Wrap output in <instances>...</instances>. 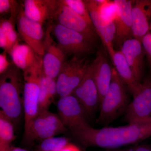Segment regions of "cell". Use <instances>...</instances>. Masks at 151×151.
<instances>
[{
	"instance_id": "cell-26",
	"label": "cell",
	"mask_w": 151,
	"mask_h": 151,
	"mask_svg": "<svg viewBox=\"0 0 151 151\" xmlns=\"http://www.w3.org/2000/svg\"><path fill=\"white\" fill-rule=\"evenodd\" d=\"M22 7V6H20L18 3L16 1L0 0V14L1 15L10 14V17L16 20Z\"/></svg>"
},
{
	"instance_id": "cell-11",
	"label": "cell",
	"mask_w": 151,
	"mask_h": 151,
	"mask_svg": "<svg viewBox=\"0 0 151 151\" xmlns=\"http://www.w3.org/2000/svg\"><path fill=\"white\" fill-rule=\"evenodd\" d=\"M54 19L57 20L58 23L81 34L96 45L99 37L94 28L60 1H57Z\"/></svg>"
},
{
	"instance_id": "cell-27",
	"label": "cell",
	"mask_w": 151,
	"mask_h": 151,
	"mask_svg": "<svg viewBox=\"0 0 151 151\" xmlns=\"http://www.w3.org/2000/svg\"><path fill=\"white\" fill-rule=\"evenodd\" d=\"M42 75L41 77L40 82V112L48 110L49 107L52 103V101L50 98L48 92L45 85L44 82L42 79Z\"/></svg>"
},
{
	"instance_id": "cell-14",
	"label": "cell",
	"mask_w": 151,
	"mask_h": 151,
	"mask_svg": "<svg viewBox=\"0 0 151 151\" xmlns=\"http://www.w3.org/2000/svg\"><path fill=\"white\" fill-rule=\"evenodd\" d=\"M72 94L81 103L88 116L93 115L100 106L99 93L91 64L82 81Z\"/></svg>"
},
{
	"instance_id": "cell-33",
	"label": "cell",
	"mask_w": 151,
	"mask_h": 151,
	"mask_svg": "<svg viewBox=\"0 0 151 151\" xmlns=\"http://www.w3.org/2000/svg\"><path fill=\"white\" fill-rule=\"evenodd\" d=\"M10 151H28L21 148L17 147H12Z\"/></svg>"
},
{
	"instance_id": "cell-23",
	"label": "cell",
	"mask_w": 151,
	"mask_h": 151,
	"mask_svg": "<svg viewBox=\"0 0 151 151\" xmlns=\"http://www.w3.org/2000/svg\"><path fill=\"white\" fill-rule=\"evenodd\" d=\"M15 21L16 20L10 17L9 19H1L0 22V30L2 31L5 35L10 50L14 45L19 42L18 35L15 29Z\"/></svg>"
},
{
	"instance_id": "cell-3",
	"label": "cell",
	"mask_w": 151,
	"mask_h": 151,
	"mask_svg": "<svg viewBox=\"0 0 151 151\" xmlns=\"http://www.w3.org/2000/svg\"><path fill=\"white\" fill-rule=\"evenodd\" d=\"M128 90L116 69L113 68L110 87L100 103V113L97 120L98 124L108 126L125 113L130 104Z\"/></svg>"
},
{
	"instance_id": "cell-17",
	"label": "cell",
	"mask_w": 151,
	"mask_h": 151,
	"mask_svg": "<svg viewBox=\"0 0 151 151\" xmlns=\"http://www.w3.org/2000/svg\"><path fill=\"white\" fill-rule=\"evenodd\" d=\"M132 35L142 42L151 23V1H132Z\"/></svg>"
},
{
	"instance_id": "cell-8",
	"label": "cell",
	"mask_w": 151,
	"mask_h": 151,
	"mask_svg": "<svg viewBox=\"0 0 151 151\" xmlns=\"http://www.w3.org/2000/svg\"><path fill=\"white\" fill-rule=\"evenodd\" d=\"M133 98L125 112L126 121L133 124L151 119V76L144 78L140 89Z\"/></svg>"
},
{
	"instance_id": "cell-21",
	"label": "cell",
	"mask_w": 151,
	"mask_h": 151,
	"mask_svg": "<svg viewBox=\"0 0 151 151\" xmlns=\"http://www.w3.org/2000/svg\"><path fill=\"white\" fill-rule=\"evenodd\" d=\"M112 60L119 76L134 97L140 89L142 83H140L135 77L121 50L115 51Z\"/></svg>"
},
{
	"instance_id": "cell-28",
	"label": "cell",
	"mask_w": 151,
	"mask_h": 151,
	"mask_svg": "<svg viewBox=\"0 0 151 151\" xmlns=\"http://www.w3.org/2000/svg\"><path fill=\"white\" fill-rule=\"evenodd\" d=\"M42 79L48 92L49 96L51 101H53L55 97L57 94V92L56 79L52 78L46 76L43 73Z\"/></svg>"
},
{
	"instance_id": "cell-12",
	"label": "cell",
	"mask_w": 151,
	"mask_h": 151,
	"mask_svg": "<svg viewBox=\"0 0 151 151\" xmlns=\"http://www.w3.org/2000/svg\"><path fill=\"white\" fill-rule=\"evenodd\" d=\"M58 114L66 128L71 130L87 123L88 116L81 103L73 95L60 97L57 103Z\"/></svg>"
},
{
	"instance_id": "cell-20",
	"label": "cell",
	"mask_w": 151,
	"mask_h": 151,
	"mask_svg": "<svg viewBox=\"0 0 151 151\" xmlns=\"http://www.w3.org/2000/svg\"><path fill=\"white\" fill-rule=\"evenodd\" d=\"M23 3L25 15L30 19L43 25L47 21L54 19L57 1L25 0Z\"/></svg>"
},
{
	"instance_id": "cell-1",
	"label": "cell",
	"mask_w": 151,
	"mask_h": 151,
	"mask_svg": "<svg viewBox=\"0 0 151 151\" xmlns=\"http://www.w3.org/2000/svg\"><path fill=\"white\" fill-rule=\"evenodd\" d=\"M71 131L75 139L85 147H98L105 150L120 149L150 137L151 119L127 126L99 129L86 123Z\"/></svg>"
},
{
	"instance_id": "cell-15",
	"label": "cell",
	"mask_w": 151,
	"mask_h": 151,
	"mask_svg": "<svg viewBox=\"0 0 151 151\" xmlns=\"http://www.w3.org/2000/svg\"><path fill=\"white\" fill-rule=\"evenodd\" d=\"M116 7L114 20L116 27L114 46L121 48L127 40L133 37L132 35V1L115 0Z\"/></svg>"
},
{
	"instance_id": "cell-18",
	"label": "cell",
	"mask_w": 151,
	"mask_h": 151,
	"mask_svg": "<svg viewBox=\"0 0 151 151\" xmlns=\"http://www.w3.org/2000/svg\"><path fill=\"white\" fill-rule=\"evenodd\" d=\"M120 50L135 77L140 83H142L145 54L142 42L134 38H131L124 42Z\"/></svg>"
},
{
	"instance_id": "cell-4",
	"label": "cell",
	"mask_w": 151,
	"mask_h": 151,
	"mask_svg": "<svg viewBox=\"0 0 151 151\" xmlns=\"http://www.w3.org/2000/svg\"><path fill=\"white\" fill-rule=\"evenodd\" d=\"M87 57H72L66 60L56 78L57 92L60 97L71 95L90 66Z\"/></svg>"
},
{
	"instance_id": "cell-30",
	"label": "cell",
	"mask_w": 151,
	"mask_h": 151,
	"mask_svg": "<svg viewBox=\"0 0 151 151\" xmlns=\"http://www.w3.org/2000/svg\"><path fill=\"white\" fill-rule=\"evenodd\" d=\"M10 63L9 62L6 52L4 51L0 54V74L1 75L6 72L10 68Z\"/></svg>"
},
{
	"instance_id": "cell-24",
	"label": "cell",
	"mask_w": 151,
	"mask_h": 151,
	"mask_svg": "<svg viewBox=\"0 0 151 151\" xmlns=\"http://www.w3.org/2000/svg\"><path fill=\"white\" fill-rule=\"evenodd\" d=\"M65 137H53L41 142L36 151H60L70 143Z\"/></svg>"
},
{
	"instance_id": "cell-9",
	"label": "cell",
	"mask_w": 151,
	"mask_h": 151,
	"mask_svg": "<svg viewBox=\"0 0 151 151\" xmlns=\"http://www.w3.org/2000/svg\"><path fill=\"white\" fill-rule=\"evenodd\" d=\"M84 1L97 35L102 40L104 46L112 60L116 51L114 46L116 32L114 22L107 19L100 13L96 0Z\"/></svg>"
},
{
	"instance_id": "cell-13",
	"label": "cell",
	"mask_w": 151,
	"mask_h": 151,
	"mask_svg": "<svg viewBox=\"0 0 151 151\" xmlns=\"http://www.w3.org/2000/svg\"><path fill=\"white\" fill-rule=\"evenodd\" d=\"M52 29L51 27L49 26L45 34L42 64L44 74L50 78L56 79L66 61V55L52 38L50 36Z\"/></svg>"
},
{
	"instance_id": "cell-10",
	"label": "cell",
	"mask_w": 151,
	"mask_h": 151,
	"mask_svg": "<svg viewBox=\"0 0 151 151\" xmlns=\"http://www.w3.org/2000/svg\"><path fill=\"white\" fill-rule=\"evenodd\" d=\"M19 34L26 44L40 56L45 53L44 32L42 25L26 16L22 7L16 19Z\"/></svg>"
},
{
	"instance_id": "cell-5",
	"label": "cell",
	"mask_w": 151,
	"mask_h": 151,
	"mask_svg": "<svg viewBox=\"0 0 151 151\" xmlns=\"http://www.w3.org/2000/svg\"><path fill=\"white\" fill-rule=\"evenodd\" d=\"M53 30L58 45L66 56L85 57L95 51L96 45L81 34L58 23Z\"/></svg>"
},
{
	"instance_id": "cell-2",
	"label": "cell",
	"mask_w": 151,
	"mask_h": 151,
	"mask_svg": "<svg viewBox=\"0 0 151 151\" xmlns=\"http://www.w3.org/2000/svg\"><path fill=\"white\" fill-rule=\"evenodd\" d=\"M24 84L23 73L15 65L1 75V111L14 125L20 120L24 112Z\"/></svg>"
},
{
	"instance_id": "cell-16",
	"label": "cell",
	"mask_w": 151,
	"mask_h": 151,
	"mask_svg": "<svg viewBox=\"0 0 151 151\" xmlns=\"http://www.w3.org/2000/svg\"><path fill=\"white\" fill-rule=\"evenodd\" d=\"M93 76L97 85L100 104L108 92L112 78V69L105 50L98 49L96 56L91 63Z\"/></svg>"
},
{
	"instance_id": "cell-25",
	"label": "cell",
	"mask_w": 151,
	"mask_h": 151,
	"mask_svg": "<svg viewBox=\"0 0 151 151\" xmlns=\"http://www.w3.org/2000/svg\"><path fill=\"white\" fill-rule=\"evenodd\" d=\"M60 1L63 4L69 8L76 14L84 19L87 23L89 24L90 26L94 28L89 12L84 1L60 0Z\"/></svg>"
},
{
	"instance_id": "cell-32",
	"label": "cell",
	"mask_w": 151,
	"mask_h": 151,
	"mask_svg": "<svg viewBox=\"0 0 151 151\" xmlns=\"http://www.w3.org/2000/svg\"><path fill=\"white\" fill-rule=\"evenodd\" d=\"M60 151H81V150L77 146L73 143L70 142Z\"/></svg>"
},
{
	"instance_id": "cell-6",
	"label": "cell",
	"mask_w": 151,
	"mask_h": 151,
	"mask_svg": "<svg viewBox=\"0 0 151 151\" xmlns=\"http://www.w3.org/2000/svg\"><path fill=\"white\" fill-rule=\"evenodd\" d=\"M43 73V68L23 73L24 136L27 134L33 121L40 113V82Z\"/></svg>"
},
{
	"instance_id": "cell-29",
	"label": "cell",
	"mask_w": 151,
	"mask_h": 151,
	"mask_svg": "<svg viewBox=\"0 0 151 151\" xmlns=\"http://www.w3.org/2000/svg\"><path fill=\"white\" fill-rule=\"evenodd\" d=\"M142 44L145 50V54L150 69L151 71V31L148 32L143 37L142 41Z\"/></svg>"
},
{
	"instance_id": "cell-19",
	"label": "cell",
	"mask_w": 151,
	"mask_h": 151,
	"mask_svg": "<svg viewBox=\"0 0 151 151\" xmlns=\"http://www.w3.org/2000/svg\"><path fill=\"white\" fill-rule=\"evenodd\" d=\"M9 53L14 64L22 70L23 73H27L43 65L42 56L38 54L27 44L17 42Z\"/></svg>"
},
{
	"instance_id": "cell-7",
	"label": "cell",
	"mask_w": 151,
	"mask_h": 151,
	"mask_svg": "<svg viewBox=\"0 0 151 151\" xmlns=\"http://www.w3.org/2000/svg\"><path fill=\"white\" fill-rule=\"evenodd\" d=\"M66 130L67 128L57 114L52 113L48 110H45L40 112L24 137L28 142H41L63 134Z\"/></svg>"
},
{
	"instance_id": "cell-31",
	"label": "cell",
	"mask_w": 151,
	"mask_h": 151,
	"mask_svg": "<svg viewBox=\"0 0 151 151\" xmlns=\"http://www.w3.org/2000/svg\"><path fill=\"white\" fill-rule=\"evenodd\" d=\"M103 151H151V145H140L129 148L117 149L114 150H105Z\"/></svg>"
},
{
	"instance_id": "cell-34",
	"label": "cell",
	"mask_w": 151,
	"mask_h": 151,
	"mask_svg": "<svg viewBox=\"0 0 151 151\" xmlns=\"http://www.w3.org/2000/svg\"><path fill=\"white\" fill-rule=\"evenodd\" d=\"M149 31H151V23L150 25V30H149Z\"/></svg>"
},
{
	"instance_id": "cell-22",
	"label": "cell",
	"mask_w": 151,
	"mask_h": 151,
	"mask_svg": "<svg viewBox=\"0 0 151 151\" xmlns=\"http://www.w3.org/2000/svg\"><path fill=\"white\" fill-rule=\"evenodd\" d=\"M14 124L0 111V151H10L12 143L15 140Z\"/></svg>"
}]
</instances>
